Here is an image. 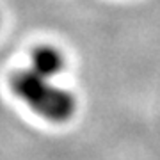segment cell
Here are the masks:
<instances>
[{
  "mask_svg": "<svg viewBox=\"0 0 160 160\" xmlns=\"http://www.w3.org/2000/svg\"><path fill=\"white\" fill-rule=\"evenodd\" d=\"M9 89L20 102L52 125H64L77 114V98L68 89L53 84L52 78L36 73L32 68H22L9 77Z\"/></svg>",
  "mask_w": 160,
  "mask_h": 160,
  "instance_id": "1",
  "label": "cell"
},
{
  "mask_svg": "<svg viewBox=\"0 0 160 160\" xmlns=\"http://www.w3.org/2000/svg\"><path fill=\"white\" fill-rule=\"evenodd\" d=\"M36 73L55 78L66 68V57L64 53L53 45H38L30 52V66Z\"/></svg>",
  "mask_w": 160,
  "mask_h": 160,
  "instance_id": "2",
  "label": "cell"
}]
</instances>
